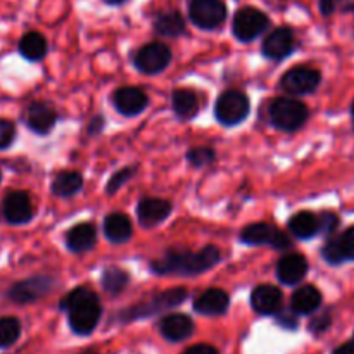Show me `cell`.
Segmentation results:
<instances>
[{
	"label": "cell",
	"instance_id": "cell-30",
	"mask_svg": "<svg viewBox=\"0 0 354 354\" xmlns=\"http://www.w3.org/2000/svg\"><path fill=\"white\" fill-rule=\"evenodd\" d=\"M339 248V254H341L342 261H348V259H354V227L348 228L341 237L335 239Z\"/></svg>",
	"mask_w": 354,
	"mask_h": 354
},
{
	"label": "cell",
	"instance_id": "cell-28",
	"mask_svg": "<svg viewBox=\"0 0 354 354\" xmlns=\"http://www.w3.org/2000/svg\"><path fill=\"white\" fill-rule=\"evenodd\" d=\"M21 335V324L14 317L0 318V349L16 344Z\"/></svg>",
	"mask_w": 354,
	"mask_h": 354
},
{
	"label": "cell",
	"instance_id": "cell-29",
	"mask_svg": "<svg viewBox=\"0 0 354 354\" xmlns=\"http://www.w3.org/2000/svg\"><path fill=\"white\" fill-rule=\"evenodd\" d=\"M128 275L120 268H107L102 275V286L107 292L118 294L127 287Z\"/></svg>",
	"mask_w": 354,
	"mask_h": 354
},
{
	"label": "cell",
	"instance_id": "cell-33",
	"mask_svg": "<svg viewBox=\"0 0 354 354\" xmlns=\"http://www.w3.org/2000/svg\"><path fill=\"white\" fill-rule=\"evenodd\" d=\"M131 175H133V169L124 168L121 169V171H118L114 176H111L109 183H107V194H114L116 190H120V187L123 185V183H127Z\"/></svg>",
	"mask_w": 354,
	"mask_h": 354
},
{
	"label": "cell",
	"instance_id": "cell-11",
	"mask_svg": "<svg viewBox=\"0 0 354 354\" xmlns=\"http://www.w3.org/2000/svg\"><path fill=\"white\" fill-rule=\"evenodd\" d=\"M50 289L52 279H48V277H33V279H26L23 282L14 283L9 292H7V297L17 304H28L44 297Z\"/></svg>",
	"mask_w": 354,
	"mask_h": 354
},
{
	"label": "cell",
	"instance_id": "cell-25",
	"mask_svg": "<svg viewBox=\"0 0 354 354\" xmlns=\"http://www.w3.org/2000/svg\"><path fill=\"white\" fill-rule=\"evenodd\" d=\"M154 30L162 37H178L185 31V19L178 10H166L154 17Z\"/></svg>",
	"mask_w": 354,
	"mask_h": 354
},
{
	"label": "cell",
	"instance_id": "cell-2",
	"mask_svg": "<svg viewBox=\"0 0 354 354\" xmlns=\"http://www.w3.org/2000/svg\"><path fill=\"white\" fill-rule=\"evenodd\" d=\"M61 308L68 313V320L73 332L80 335L92 334L99 324L100 315H102L99 297L95 296V292L85 289V287L71 290L62 299Z\"/></svg>",
	"mask_w": 354,
	"mask_h": 354
},
{
	"label": "cell",
	"instance_id": "cell-16",
	"mask_svg": "<svg viewBox=\"0 0 354 354\" xmlns=\"http://www.w3.org/2000/svg\"><path fill=\"white\" fill-rule=\"evenodd\" d=\"M294 33L289 28H277L263 41V54L268 59H283L292 52Z\"/></svg>",
	"mask_w": 354,
	"mask_h": 354
},
{
	"label": "cell",
	"instance_id": "cell-3",
	"mask_svg": "<svg viewBox=\"0 0 354 354\" xmlns=\"http://www.w3.org/2000/svg\"><path fill=\"white\" fill-rule=\"evenodd\" d=\"M270 120L280 130L294 131L308 120V107L296 99L280 97L270 106Z\"/></svg>",
	"mask_w": 354,
	"mask_h": 354
},
{
	"label": "cell",
	"instance_id": "cell-32",
	"mask_svg": "<svg viewBox=\"0 0 354 354\" xmlns=\"http://www.w3.org/2000/svg\"><path fill=\"white\" fill-rule=\"evenodd\" d=\"M16 138V127L12 121L0 120V151L10 147Z\"/></svg>",
	"mask_w": 354,
	"mask_h": 354
},
{
	"label": "cell",
	"instance_id": "cell-17",
	"mask_svg": "<svg viewBox=\"0 0 354 354\" xmlns=\"http://www.w3.org/2000/svg\"><path fill=\"white\" fill-rule=\"evenodd\" d=\"M169 213H171V204L165 199H156V197L142 199L137 209L138 221L147 228L162 223L169 216Z\"/></svg>",
	"mask_w": 354,
	"mask_h": 354
},
{
	"label": "cell",
	"instance_id": "cell-7",
	"mask_svg": "<svg viewBox=\"0 0 354 354\" xmlns=\"http://www.w3.org/2000/svg\"><path fill=\"white\" fill-rule=\"evenodd\" d=\"M241 241L248 245H272L275 249H289L290 239L270 223H252L241 234Z\"/></svg>",
	"mask_w": 354,
	"mask_h": 354
},
{
	"label": "cell",
	"instance_id": "cell-19",
	"mask_svg": "<svg viewBox=\"0 0 354 354\" xmlns=\"http://www.w3.org/2000/svg\"><path fill=\"white\" fill-rule=\"evenodd\" d=\"M194 332V322L190 320L187 315L175 313L168 315V317L162 318L161 322V334L165 335L168 341L178 342L187 339L189 335H192Z\"/></svg>",
	"mask_w": 354,
	"mask_h": 354
},
{
	"label": "cell",
	"instance_id": "cell-4",
	"mask_svg": "<svg viewBox=\"0 0 354 354\" xmlns=\"http://www.w3.org/2000/svg\"><path fill=\"white\" fill-rule=\"evenodd\" d=\"M223 0H189V17L201 30H216L227 19Z\"/></svg>",
	"mask_w": 354,
	"mask_h": 354
},
{
	"label": "cell",
	"instance_id": "cell-34",
	"mask_svg": "<svg viewBox=\"0 0 354 354\" xmlns=\"http://www.w3.org/2000/svg\"><path fill=\"white\" fill-rule=\"evenodd\" d=\"M318 218H320V232H324V234H332L337 228L339 218L334 213H324Z\"/></svg>",
	"mask_w": 354,
	"mask_h": 354
},
{
	"label": "cell",
	"instance_id": "cell-24",
	"mask_svg": "<svg viewBox=\"0 0 354 354\" xmlns=\"http://www.w3.org/2000/svg\"><path fill=\"white\" fill-rule=\"evenodd\" d=\"M19 54L28 61H41L47 55V40L38 31H28L19 40Z\"/></svg>",
	"mask_w": 354,
	"mask_h": 354
},
{
	"label": "cell",
	"instance_id": "cell-1",
	"mask_svg": "<svg viewBox=\"0 0 354 354\" xmlns=\"http://www.w3.org/2000/svg\"><path fill=\"white\" fill-rule=\"evenodd\" d=\"M220 251L214 245H207L199 252L169 251L165 258L152 263V270L158 275H199L220 263Z\"/></svg>",
	"mask_w": 354,
	"mask_h": 354
},
{
	"label": "cell",
	"instance_id": "cell-13",
	"mask_svg": "<svg viewBox=\"0 0 354 354\" xmlns=\"http://www.w3.org/2000/svg\"><path fill=\"white\" fill-rule=\"evenodd\" d=\"M114 106L124 116H137L147 106L149 99L144 93V90L137 86H123V88L114 92Z\"/></svg>",
	"mask_w": 354,
	"mask_h": 354
},
{
	"label": "cell",
	"instance_id": "cell-22",
	"mask_svg": "<svg viewBox=\"0 0 354 354\" xmlns=\"http://www.w3.org/2000/svg\"><path fill=\"white\" fill-rule=\"evenodd\" d=\"M97 234L95 228L90 223H80L76 227H73L71 230L66 235V244L71 249L73 252H83L88 251L95 245Z\"/></svg>",
	"mask_w": 354,
	"mask_h": 354
},
{
	"label": "cell",
	"instance_id": "cell-31",
	"mask_svg": "<svg viewBox=\"0 0 354 354\" xmlns=\"http://www.w3.org/2000/svg\"><path fill=\"white\" fill-rule=\"evenodd\" d=\"M187 159H189V162L192 166L201 168V166H206L209 165V162H213L214 152L213 149L209 147H196V149H190L189 154H187Z\"/></svg>",
	"mask_w": 354,
	"mask_h": 354
},
{
	"label": "cell",
	"instance_id": "cell-20",
	"mask_svg": "<svg viewBox=\"0 0 354 354\" xmlns=\"http://www.w3.org/2000/svg\"><path fill=\"white\" fill-rule=\"evenodd\" d=\"M322 294L317 287L313 286H303L292 294L290 299V308L294 313L297 315H310L320 308Z\"/></svg>",
	"mask_w": 354,
	"mask_h": 354
},
{
	"label": "cell",
	"instance_id": "cell-36",
	"mask_svg": "<svg viewBox=\"0 0 354 354\" xmlns=\"http://www.w3.org/2000/svg\"><path fill=\"white\" fill-rule=\"evenodd\" d=\"M182 354H220L216 351V348H213V346L209 344H196L192 346V348L185 349Z\"/></svg>",
	"mask_w": 354,
	"mask_h": 354
},
{
	"label": "cell",
	"instance_id": "cell-5",
	"mask_svg": "<svg viewBox=\"0 0 354 354\" xmlns=\"http://www.w3.org/2000/svg\"><path fill=\"white\" fill-rule=\"evenodd\" d=\"M270 26V17L263 10L256 7H242L234 16V31L235 37L241 41H252L266 31Z\"/></svg>",
	"mask_w": 354,
	"mask_h": 354
},
{
	"label": "cell",
	"instance_id": "cell-38",
	"mask_svg": "<svg viewBox=\"0 0 354 354\" xmlns=\"http://www.w3.org/2000/svg\"><path fill=\"white\" fill-rule=\"evenodd\" d=\"M339 7H341L342 10H346V12H348V10H354V0H341V2H339Z\"/></svg>",
	"mask_w": 354,
	"mask_h": 354
},
{
	"label": "cell",
	"instance_id": "cell-39",
	"mask_svg": "<svg viewBox=\"0 0 354 354\" xmlns=\"http://www.w3.org/2000/svg\"><path fill=\"white\" fill-rule=\"evenodd\" d=\"M104 2H106L107 6H121V3L128 2V0H104Z\"/></svg>",
	"mask_w": 354,
	"mask_h": 354
},
{
	"label": "cell",
	"instance_id": "cell-37",
	"mask_svg": "<svg viewBox=\"0 0 354 354\" xmlns=\"http://www.w3.org/2000/svg\"><path fill=\"white\" fill-rule=\"evenodd\" d=\"M334 354H354V342H348V344L341 346L334 351Z\"/></svg>",
	"mask_w": 354,
	"mask_h": 354
},
{
	"label": "cell",
	"instance_id": "cell-23",
	"mask_svg": "<svg viewBox=\"0 0 354 354\" xmlns=\"http://www.w3.org/2000/svg\"><path fill=\"white\" fill-rule=\"evenodd\" d=\"M289 230L299 239H311L320 234V218L311 211H301L289 220Z\"/></svg>",
	"mask_w": 354,
	"mask_h": 354
},
{
	"label": "cell",
	"instance_id": "cell-9",
	"mask_svg": "<svg viewBox=\"0 0 354 354\" xmlns=\"http://www.w3.org/2000/svg\"><path fill=\"white\" fill-rule=\"evenodd\" d=\"M35 209L30 194L24 190H14L6 196L2 203V216L10 225H24L33 218Z\"/></svg>",
	"mask_w": 354,
	"mask_h": 354
},
{
	"label": "cell",
	"instance_id": "cell-18",
	"mask_svg": "<svg viewBox=\"0 0 354 354\" xmlns=\"http://www.w3.org/2000/svg\"><path fill=\"white\" fill-rule=\"evenodd\" d=\"M228 304H230V297H228V294L225 290L209 289L197 297L196 303H194V308L201 315L218 317V315H223L228 310Z\"/></svg>",
	"mask_w": 354,
	"mask_h": 354
},
{
	"label": "cell",
	"instance_id": "cell-40",
	"mask_svg": "<svg viewBox=\"0 0 354 354\" xmlns=\"http://www.w3.org/2000/svg\"><path fill=\"white\" fill-rule=\"evenodd\" d=\"M351 114H353V123H354V102H353V107H351Z\"/></svg>",
	"mask_w": 354,
	"mask_h": 354
},
{
	"label": "cell",
	"instance_id": "cell-42",
	"mask_svg": "<svg viewBox=\"0 0 354 354\" xmlns=\"http://www.w3.org/2000/svg\"><path fill=\"white\" fill-rule=\"evenodd\" d=\"M85 354H92V353H85Z\"/></svg>",
	"mask_w": 354,
	"mask_h": 354
},
{
	"label": "cell",
	"instance_id": "cell-41",
	"mask_svg": "<svg viewBox=\"0 0 354 354\" xmlns=\"http://www.w3.org/2000/svg\"><path fill=\"white\" fill-rule=\"evenodd\" d=\"M0 182H2V173H0Z\"/></svg>",
	"mask_w": 354,
	"mask_h": 354
},
{
	"label": "cell",
	"instance_id": "cell-35",
	"mask_svg": "<svg viewBox=\"0 0 354 354\" xmlns=\"http://www.w3.org/2000/svg\"><path fill=\"white\" fill-rule=\"evenodd\" d=\"M339 2L341 0H318V6H320L324 16H330V14H334L339 9Z\"/></svg>",
	"mask_w": 354,
	"mask_h": 354
},
{
	"label": "cell",
	"instance_id": "cell-27",
	"mask_svg": "<svg viewBox=\"0 0 354 354\" xmlns=\"http://www.w3.org/2000/svg\"><path fill=\"white\" fill-rule=\"evenodd\" d=\"M83 187V178L76 171H62L52 182V192L59 197H69L80 192Z\"/></svg>",
	"mask_w": 354,
	"mask_h": 354
},
{
	"label": "cell",
	"instance_id": "cell-12",
	"mask_svg": "<svg viewBox=\"0 0 354 354\" xmlns=\"http://www.w3.org/2000/svg\"><path fill=\"white\" fill-rule=\"evenodd\" d=\"M28 128L38 135H47L57 121V113L48 102H31L24 113Z\"/></svg>",
	"mask_w": 354,
	"mask_h": 354
},
{
	"label": "cell",
	"instance_id": "cell-21",
	"mask_svg": "<svg viewBox=\"0 0 354 354\" xmlns=\"http://www.w3.org/2000/svg\"><path fill=\"white\" fill-rule=\"evenodd\" d=\"M104 232L106 237L114 244H123L133 234V225H131L130 218L123 213H113L106 218L104 221Z\"/></svg>",
	"mask_w": 354,
	"mask_h": 354
},
{
	"label": "cell",
	"instance_id": "cell-26",
	"mask_svg": "<svg viewBox=\"0 0 354 354\" xmlns=\"http://www.w3.org/2000/svg\"><path fill=\"white\" fill-rule=\"evenodd\" d=\"M173 109L182 120H190L199 111V99L189 88H178L173 92Z\"/></svg>",
	"mask_w": 354,
	"mask_h": 354
},
{
	"label": "cell",
	"instance_id": "cell-6",
	"mask_svg": "<svg viewBox=\"0 0 354 354\" xmlns=\"http://www.w3.org/2000/svg\"><path fill=\"white\" fill-rule=\"evenodd\" d=\"M214 114H216L218 121L227 124V127L239 124L241 121H244L248 118L249 99L241 90H227L216 100Z\"/></svg>",
	"mask_w": 354,
	"mask_h": 354
},
{
	"label": "cell",
	"instance_id": "cell-14",
	"mask_svg": "<svg viewBox=\"0 0 354 354\" xmlns=\"http://www.w3.org/2000/svg\"><path fill=\"white\" fill-rule=\"evenodd\" d=\"M283 296L280 292L279 287L270 286V283H265V286H259L252 290L251 296V304L254 308L256 313L259 315H275L279 313L280 308H282Z\"/></svg>",
	"mask_w": 354,
	"mask_h": 354
},
{
	"label": "cell",
	"instance_id": "cell-15",
	"mask_svg": "<svg viewBox=\"0 0 354 354\" xmlns=\"http://www.w3.org/2000/svg\"><path fill=\"white\" fill-rule=\"evenodd\" d=\"M308 273V261L303 254H292L283 256L277 265V275H279L280 282L286 286H296L301 280L306 277Z\"/></svg>",
	"mask_w": 354,
	"mask_h": 354
},
{
	"label": "cell",
	"instance_id": "cell-10",
	"mask_svg": "<svg viewBox=\"0 0 354 354\" xmlns=\"http://www.w3.org/2000/svg\"><path fill=\"white\" fill-rule=\"evenodd\" d=\"M282 88L292 95H306L320 85V73L310 66H297L282 76Z\"/></svg>",
	"mask_w": 354,
	"mask_h": 354
},
{
	"label": "cell",
	"instance_id": "cell-8",
	"mask_svg": "<svg viewBox=\"0 0 354 354\" xmlns=\"http://www.w3.org/2000/svg\"><path fill=\"white\" fill-rule=\"evenodd\" d=\"M169 61H171V52H169L168 45L161 44V41L147 44L135 55V66L138 71L145 73V75L161 73L169 64Z\"/></svg>",
	"mask_w": 354,
	"mask_h": 354
}]
</instances>
